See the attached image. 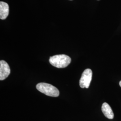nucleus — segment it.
Wrapping results in <instances>:
<instances>
[{
	"label": "nucleus",
	"instance_id": "f03ea898",
	"mask_svg": "<svg viewBox=\"0 0 121 121\" xmlns=\"http://www.w3.org/2000/svg\"><path fill=\"white\" fill-rule=\"evenodd\" d=\"M36 87L38 91L46 95L52 97H57L59 95V91L58 89L51 84L40 82L37 84Z\"/></svg>",
	"mask_w": 121,
	"mask_h": 121
},
{
	"label": "nucleus",
	"instance_id": "423d86ee",
	"mask_svg": "<svg viewBox=\"0 0 121 121\" xmlns=\"http://www.w3.org/2000/svg\"><path fill=\"white\" fill-rule=\"evenodd\" d=\"M102 111L105 117L109 119H112L114 117V113L111 107L108 103L104 102L101 107Z\"/></svg>",
	"mask_w": 121,
	"mask_h": 121
},
{
	"label": "nucleus",
	"instance_id": "0eeeda50",
	"mask_svg": "<svg viewBox=\"0 0 121 121\" xmlns=\"http://www.w3.org/2000/svg\"><path fill=\"white\" fill-rule=\"evenodd\" d=\"M119 85L121 87V80L120 81V82H119Z\"/></svg>",
	"mask_w": 121,
	"mask_h": 121
},
{
	"label": "nucleus",
	"instance_id": "7ed1b4c3",
	"mask_svg": "<svg viewBox=\"0 0 121 121\" xmlns=\"http://www.w3.org/2000/svg\"><path fill=\"white\" fill-rule=\"evenodd\" d=\"M92 72L90 69H86L82 73L79 80V85L81 88H88L92 79Z\"/></svg>",
	"mask_w": 121,
	"mask_h": 121
},
{
	"label": "nucleus",
	"instance_id": "f257e3e1",
	"mask_svg": "<svg viewBox=\"0 0 121 121\" xmlns=\"http://www.w3.org/2000/svg\"><path fill=\"white\" fill-rule=\"evenodd\" d=\"M49 61L52 66L58 68H63L69 65L71 59L67 55L59 54L50 57Z\"/></svg>",
	"mask_w": 121,
	"mask_h": 121
},
{
	"label": "nucleus",
	"instance_id": "20e7f679",
	"mask_svg": "<svg viewBox=\"0 0 121 121\" xmlns=\"http://www.w3.org/2000/svg\"><path fill=\"white\" fill-rule=\"evenodd\" d=\"M10 73L8 64L4 60L0 61V80H3L7 78Z\"/></svg>",
	"mask_w": 121,
	"mask_h": 121
},
{
	"label": "nucleus",
	"instance_id": "39448f33",
	"mask_svg": "<svg viewBox=\"0 0 121 121\" xmlns=\"http://www.w3.org/2000/svg\"><path fill=\"white\" fill-rule=\"evenodd\" d=\"M9 5L3 1L0 2V18L4 20L9 15Z\"/></svg>",
	"mask_w": 121,
	"mask_h": 121
}]
</instances>
